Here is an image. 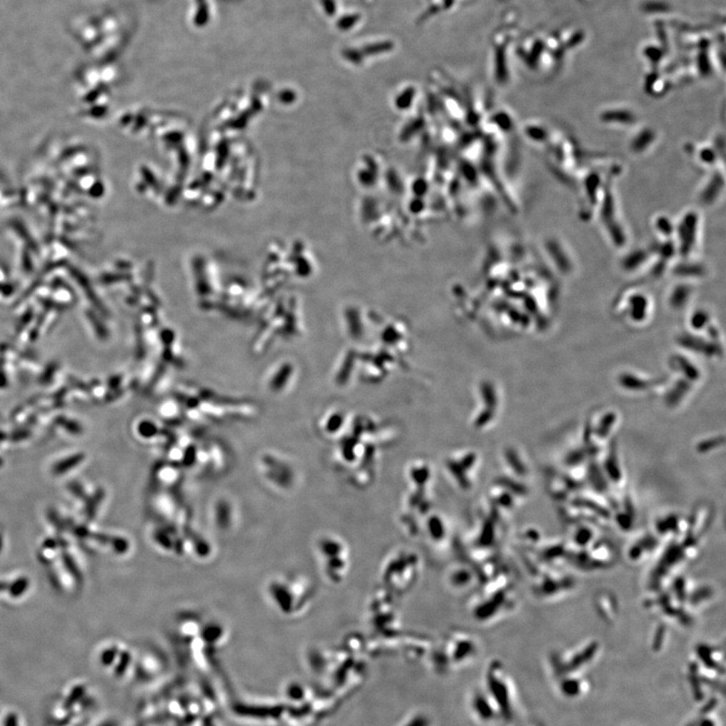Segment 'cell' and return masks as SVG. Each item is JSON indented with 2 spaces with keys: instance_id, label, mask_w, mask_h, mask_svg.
I'll list each match as a JSON object with an SVG mask.
<instances>
[{
  "instance_id": "9c48e42d",
  "label": "cell",
  "mask_w": 726,
  "mask_h": 726,
  "mask_svg": "<svg viewBox=\"0 0 726 726\" xmlns=\"http://www.w3.org/2000/svg\"><path fill=\"white\" fill-rule=\"evenodd\" d=\"M720 445V438L711 439V440L705 441V442L699 444L698 450L701 451V453L705 452V451L711 450L715 449Z\"/></svg>"
},
{
  "instance_id": "6da1fadb",
  "label": "cell",
  "mask_w": 726,
  "mask_h": 726,
  "mask_svg": "<svg viewBox=\"0 0 726 726\" xmlns=\"http://www.w3.org/2000/svg\"><path fill=\"white\" fill-rule=\"evenodd\" d=\"M680 344L685 347L687 349L692 350V352L705 353L708 357L711 354H718V348L715 344L710 342H704L701 338L696 337V336L684 335L682 336L680 340H679Z\"/></svg>"
},
{
  "instance_id": "7a4b0ae2",
  "label": "cell",
  "mask_w": 726,
  "mask_h": 726,
  "mask_svg": "<svg viewBox=\"0 0 726 726\" xmlns=\"http://www.w3.org/2000/svg\"><path fill=\"white\" fill-rule=\"evenodd\" d=\"M630 306H632V317L637 321H641L646 316L647 311V299L642 295H635L632 297L630 299Z\"/></svg>"
},
{
  "instance_id": "5b68a950",
  "label": "cell",
  "mask_w": 726,
  "mask_h": 726,
  "mask_svg": "<svg viewBox=\"0 0 726 726\" xmlns=\"http://www.w3.org/2000/svg\"><path fill=\"white\" fill-rule=\"evenodd\" d=\"M689 296H690V289L687 287H679L672 295L671 305L676 309L682 308L688 301Z\"/></svg>"
},
{
  "instance_id": "52a82bcc",
  "label": "cell",
  "mask_w": 726,
  "mask_h": 726,
  "mask_svg": "<svg viewBox=\"0 0 726 726\" xmlns=\"http://www.w3.org/2000/svg\"><path fill=\"white\" fill-rule=\"evenodd\" d=\"M615 414H607V416H605V418H603L602 421L600 422V429H598L597 434L598 435H600V437L602 438L607 437V434L610 433V427H612L613 424H615Z\"/></svg>"
},
{
  "instance_id": "8992f818",
  "label": "cell",
  "mask_w": 726,
  "mask_h": 726,
  "mask_svg": "<svg viewBox=\"0 0 726 726\" xmlns=\"http://www.w3.org/2000/svg\"><path fill=\"white\" fill-rule=\"evenodd\" d=\"M689 386L687 382H679L673 391L670 392L669 396L667 397V403L672 406V404H676L678 402H680L683 394L688 391Z\"/></svg>"
},
{
  "instance_id": "3957f363",
  "label": "cell",
  "mask_w": 726,
  "mask_h": 726,
  "mask_svg": "<svg viewBox=\"0 0 726 726\" xmlns=\"http://www.w3.org/2000/svg\"><path fill=\"white\" fill-rule=\"evenodd\" d=\"M620 382L622 387L630 389V391H642V389H646L647 387V384L645 380L632 374L622 375Z\"/></svg>"
},
{
  "instance_id": "277c9868",
  "label": "cell",
  "mask_w": 726,
  "mask_h": 726,
  "mask_svg": "<svg viewBox=\"0 0 726 726\" xmlns=\"http://www.w3.org/2000/svg\"><path fill=\"white\" fill-rule=\"evenodd\" d=\"M675 363L677 367H680L682 372L690 380H696L698 379L699 375H700L699 370L694 365L691 364L690 362L685 359V358L676 357Z\"/></svg>"
},
{
  "instance_id": "ba28073f",
  "label": "cell",
  "mask_w": 726,
  "mask_h": 726,
  "mask_svg": "<svg viewBox=\"0 0 726 726\" xmlns=\"http://www.w3.org/2000/svg\"><path fill=\"white\" fill-rule=\"evenodd\" d=\"M710 321V316L707 313L704 311H698L695 314H693L692 318H691V325L694 329L699 330L701 328H704L706 324Z\"/></svg>"
}]
</instances>
